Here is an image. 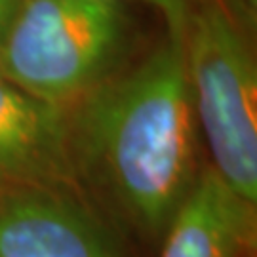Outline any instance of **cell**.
<instances>
[{
  "mask_svg": "<svg viewBox=\"0 0 257 257\" xmlns=\"http://www.w3.org/2000/svg\"><path fill=\"white\" fill-rule=\"evenodd\" d=\"M67 132L76 179L139 234L162 236L200 172L183 38L69 105Z\"/></svg>",
  "mask_w": 257,
  "mask_h": 257,
  "instance_id": "6da1fadb",
  "label": "cell"
},
{
  "mask_svg": "<svg viewBox=\"0 0 257 257\" xmlns=\"http://www.w3.org/2000/svg\"><path fill=\"white\" fill-rule=\"evenodd\" d=\"M126 42L122 0H21L0 48V76L69 107L116 73Z\"/></svg>",
  "mask_w": 257,
  "mask_h": 257,
  "instance_id": "7a4b0ae2",
  "label": "cell"
},
{
  "mask_svg": "<svg viewBox=\"0 0 257 257\" xmlns=\"http://www.w3.org/2000/svg\"><path fill=\"white\" fill-rule=\"evenodd\" d=\"M183 44L196 128L210 166L257 204V69L248 33L221 0H193Z\"/></svg>",
  "mask_w": 257,
  "mask_h": 257,
  "instance_id": "3957f363",
  "label": "cell"
},
{
  "mask_svg": "<svg viewBox=\"0 0 257 257\" xmlns=\"http://www.w3.org/2000/svg\"><path fill=\"white\" fill-rule=\"evenodd\" d=\"M0 257H122L76 185L0 193Z\"/></svg>",
  "mask_w": 257,
  "mask_h": 257,
  "instance_id": "277c9868",
  "label": "cell"
},
{
  "mask_svg": "<svg viewBox=\"0 0 257 257\" xmlns=\"http://www.w3.org/2000/svg\"><path fill=\"white\" fill-rule=\"evenodd\" d=\"M76 185L67 107L38 99L0 76V193Z\"/></svg>",
  "mask_w": 257,
  "mask_h": 257,
  "instance_id": "5b68a950",
  "label": "cell"
},
{
  "mask_svg": "<svg viewBox=\"0 0 257 257\" xmlns=\"http://www.w3.org/2000/svg\"><path fill=\"white\" fill-rule=\"evenodd\" d=\"M255 219V204L208 164L168 223L160 257H249Z\"/></svg>",
  "mask_w": 257,
  "mask_h": 257,
  "instance_id": "8992f818",
  "label": "cell"
},
{
  "mask_svg": "<svg viewBox=\"0 0 257 257\" xmlns=\"http://www.w3.org/2000/svg\"><path fill=\"white\" fill-rule=\"evenodd\" d=\"M160 14L170 37L183 38L193 8V0H141Z\"/></svg>",
  "mask_w": 257,
  "mask_h": 257,
  "instance_id": "52a82bcc",
  "label": "cell"
},
{
  "mask_svg": "<svg viewBox=\"0 0 257 257\" xmlns=\"http://www.w3.org/2000/svg\"><path fill=\"white\" fill-rule=\"evenodd\" d=\"M225 10L234 18V21L249 35V27H255L257 0H221Z\"/></svg>",
  "mask_w": 257,
  "mask_h": 257,
  "instance_id": "ba28073f",
  "label": "cell"
},
{
  "mask_svg": "<svg viewBox=\"0 0 257 257\" xmlns=\"http://www.w3.org/2000/svg\"><path fill=\"white\" fill-rule=\"evenodd\" d=\"M19 2L21 0H0V48H2L4 38L8 35V29L19 8Z\"/></svg>",
  "mask_w": 257,
  "mask_h": 257,
  "instance_id": "9c48e42d",
  "label": "cell"
}]
</instances>
